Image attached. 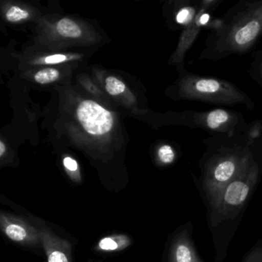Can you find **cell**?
Returning a JSON list of instances; mask_svg holds the SVG:
<instances>
[{
    "label": "cell",
    "mask_w": 262,
    "mask_h": 262,
    "mask_svg": "<svg viewBox=\"0 0 262 262\" xmlns=\"http://www.w3.org/2000/svg\"><path fill=\"white\" fill-rule=\"evenodd\" d=\"M262 129V120L250 122L246 132L236 134L212 133L202 139L205 153L200 160L204 191L211 208L224 188L245 168L253 152V142Z\"/></svg>",
    "instance_id": "6da1fadb"
},
{
    "label": "cell",
    "mask_w": 262,
    "mask_h": 262,
    "mask_svg": "<svg viewBox=\"0 0 262 262\" xmlns=\"http://www.w3.org/2000/svg\"><path fill=\"white\" fill-rule=\"evenodd\" d=\"M220 19L219 27L208 32L199 60L217 62L252 51L262 38V0H241Z\"/></svg>",
    "instance_id": "7a4b0ae2"
},
{
    "label": "cell",
    "mask_w": 262,
    "mask_h": 262,
    "mask_svg": "<svg viewBox=\"0 0 262 262\" xmlns=\"http://www.w3.org/2000/svg\"><path fill=\"white\" fill-rule=\"evenodd\" d=\"M173 97L179 100L205 102L222 106L241 105L248 110H254L255 103L235 84L226 79L199 76L185 71L173 86Z\"/></svg>",
    "instance_id": "3957f363"
},
{
    "label": "cell",
    "mask_w": 262,
    "mask_h": 262,
    "mask_svg": "<svg viewBox=\"0 0 262 262\" xmlns=\"http://www.w3.org/2000/svg\"><path fill=\"white\" fill-rule=\"evenodd\" d=\"M261 168L262 129L254 138L249 162L240 174L224 188L215 205L211 208L213 225L235 217L243 208L257 185Z\"/></svg>",
    "instance_id": "277c9868"
},
{
    "label": "cell",
    "mask_w": 262,
    "mask_h": 262,
    "mask_svg": "<svg viewBox=\"0 0 262 262\" xmlns=\"http://www.w3.org/2000/svg\"><path fill=\"white\" fill-rule=\"evenodd\" d=\"M223 0H201V9L194 21L182 30L179 45L172 56V62L177 65L179 73L187 71L185 68V57L188 50L194 45L202 31H211L215 26L214 12L220 7Z\"/></svg>",
    "instance_id": "5b68a950"
},
{
    "label": "cell",
    "mask_w": 262,
    "mask_h": 262,
    "mask_svg": "<svg viewBox=\"0 0 262 262\" xmlns=\"http://www.w3.org/2000/svg\"><path fill=\"white\" fill-rule=\"evenodd\" d=\"M46 225H35L21 216L2 211L0 213V228L4 235L21 246L43 248Z\"/></svg>",
    "instance_id": "8992f818"
},
{
    "label": "cell",
    "mask_w": 262,
    "mask_h": 262,
    "mask_svg": "<svg viewBox=\"0 0 262 262\" xmlns=\"http://www.w3.org/2000/svg\"><path fill=\"white\" fill-rule=\"evenodd\" d=\"M76 115L82 128L92 136H104L113 128L114 121L111 113L94 101H82Z\"/></svg>",
    "instance_id": "52a82bcc"
},
{
    "label": "cell",
    "mask_w": 262,
    "mask_h": 262,
    "mask_svg": "<svg viewBox=\"0 0 262 262\" xmlns=\"http://www.w3.org/2000/svg\"><path fill=\"white\" fill-rule=\"evenodd\" d=\"M168 262H204L199 257L188 228L178 231L168 251Z\"/></svg>",
    "instance_id": "ba28073f"
},
{
    "label": "cell",
    "mask_w": 262,
    "mask_h": 262,
    "mask_svg": "<svg viewBox=\"0 0 262 262\" xmlns=\"http://www.w3.org/2000/svg\"><path fill=\"white\" fill-rule=\"evenodd\" d=\"M43 250L48 262L72 261L71 244L47 226L44 230Z\"/></svg>",
    "instance_id": "9c48e42d"
},
{
    "label": "cell",
    "mask_w": 262,
    "mask_h": 262,
    "mask_svg": "<svg viewBox=\"0 0 262 262\" xmlns=\"http://www.w3.org/2000/svg\"><path fill=\"white\" fill-rule=\"evenodd\" d=\"M132 243L131 237L127 234H112L101 238L95 246L94 250L102 254L119 252L126 249Z\"/></svg>",
    "instance_id": "30bf717a"
},
{
    "label": "cell",
    "mask_w": 262,
    "mask_h": 262,
    "mask_svg": "<svg viewBox=\"0 0 262 262\" xmlns=\"http://www.w3.org/2000/svg\"><path fill=\"white\" fill-rule=\"evenodd\" d=\"M248 75L262 89V49L253 53Z\"/></svg>",
    "instance_id": "8fae6325"
},
{
    "label": "cell",
    "mask_w": 262,
    "mask_h": 262,
    "mask_svg": "<svg viewBox=\"0 0 262 262\" xmlns=\"http://www.w3.org/2000/svg\"><path fill=\"white\" fill-rule=\"evenodd\" d=\"M58 33L63 37L78 38L82 35V30L76 23L70 19H61L56 26Z\"/></svg>",
    "instance_id": "7c38bea8"
},
{
    "label": "cell",
    "mask_w": 262,
    "mask_h": 262,
    "mask_svg": "<svg viewBox=\"0 0 262 262\" xmlns=\"http://www.w3.org/2000/svg\"><path fill=\"white\" fill-rule=\"evenodd\" d=\"M177 158V152L172 145L164 144L158 149V159L161 163L165 165L174 163Z\"/></svg>",
    "instance_id": "4fadbf2b"
},
{
    "label": "cell",
    "mask_w": 262,
    "mask_h": 262,
    "mask_svg": "<svg viewBox=\"0 0 262 262\" xmlns=\"http://www.w3.org/2000/svg\"><path fill=\"white\" fill-rule=\"evenodd\" d=\"M59 73L56 69L47 68L40 70L35 75V80L39 84H48L57 80Z\"/></svg>",
    "instance_id": "5bb4252c"
},
{
    "label": "cell",
    "mask_w": 262,
    "mask_h": 262,
    "mask_svg": "<svg viewBox=\"0 0 262 262\" xmlns=\"http://www.w3.org/2000/svg\"><path fill=\"white\" fill-rule=\"evenodd\" d=\"M105 89L112 96H117L125 91V85L117 78L110 76L105 81Z\"/></svg>",
    "instance_id": "9a60e30c"
},
{
    "label": "cell",
    "mask_w": 262,
    "mask_h": 262,
    "mask_svg": "<svg viewBox=\"0 0 262 262\" xmlns=\"http://www.w3.org/2000/svg\"><path fill=\"white\" fill-rule=\"evenodd\" d=\"M63 165L66 170L70 174V177L74 182H79L81 181L79 172V165L77 162L71 157H66L63 159Z\"/></svg>",
    "instance_id": "2e32d148"
},
{
    "label": "cell",
    "mask_w": 262,
    "mask_h": 262,
    "mask_svg": "<svg viewBox=\"0 0 262 262\" xmlns=\"http://www.w3.org/2000/svg\"><path fill=\"white\" fill-rule=\"evenodd\" d=\"M30 14L27 10H23L19 7H12L9 9L6 14L7 19L10 22L16 23L27 19Z\"/></svg>",
    "instance_id": "e0dca14e"
},
{
    "label": "cell",
    "mask_w": 262,
    "mask_h": 262,
    "mask_svg": "<svg viewBox=\"0 0 262 262\" xmlns=\"http://www.w3.org/2000/svg\"><path fill=\"white\" fill-rule=\"evenodd\" d=\"M242 262H262V241H259Z\"/></svg>",
    "instance_id": "ac0fdd59"
},
{
    "label": "cell",
    "mask_w": 262,
    "mask_h": 262,
    "mask_svg": "<svg viewBox=\"0 0 262 262\" xmlns=\"http://www.w3.org/2000/svg\"><path fill=\"white\" fill-rule=\"evenodd\" d=\"M68 59L65 55H53V56H47L44 59V63L46 64H58L64 62Z\"/></svg>",
    "instance_id": "d6986e66"
},
{
    "label": "cell",
    "mask_w": 262,
    "mask_h": 262,
    "mask_svg": "<svg viewBox=\"0 0 262 262\" xmlns=\"http://www.w3.org/2000/svg\"><path fill=\"white\" fill-rule=\"evenodd\" d=\"M6 151H7V148H6L5 144L2 141H0V157H4Z\"/></svg>",
    "instance_id": "ffe728a7"
},
{
    "label": "cell",
    "mask_w": 262,
    "mask_h": 262,
    "mask_svg": "<svg viewBox=\"0 0 262 262\" xmlns=\"http://www.w3.org/2000/svg\"><path fill=\"white\" fill-rule=\"evenodd\" d=\"M262 49V48H261Z\"/></svg>",
    "instance_id": "44dd1931"
}]
</instances>
